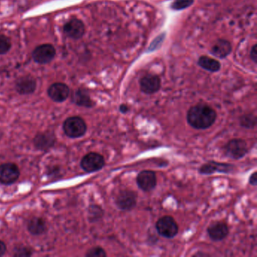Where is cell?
I'll use <instances>...</instances> for the list:
<instances>
[{
  "instance_id": "cell-1",
  "label": "cell",
  "mask_w": 257,
  "mask_h": 257,
  "mask_svg": "<svg viewBox=\"0 0 257 257\" xmlns=\"http://www.w3.org/2000/svg\"><path fill=\"white\" fill-rule=\"evenodd\" d=\"M217 114L210 106L200 103L191 107L187 112L188 125L195 129L205 130L210 128L216 121Z\"/></svg>"
},
{
  "instance_id": "cell-2",
  "label": "cell",
  "mask_w": 257,
  "mask_h": 257,
  "mask_svg": "<svg viewBox=\"0 0 257 257\" xmlns=\"http://www.w3.org/2000/svg\"><path fill=\"white\" fill-rule=\"evenodd\" d=\"M156 229L161 236L165 238H174L179 232V226L172 216L161 217L156 224Z\"/></svg>"
},
{
  "instance_id": "cell-3",
  "label": "cell",
  "mask_w": 257,
  "mask_h": 257,
  "mask_svg": "<svg viewBox=\"0 0 257 257\" xmlns=\"http://www.w3.org/2000/svg\"><path fill=\"white\" fill-rule=\"evenodd\" d=\"M64 131L70 138H80L87 131V125L80 117H70L64 121Z\"/></svg>"
},
{
  "instance_id": "cell-4",
  "label": "cell",
  "mask_w": 257,
  "mask_h": 257,
  "mask_svg": "<svg viewBox=\"0 0 257 257\" xmlns=\"http://www.w3.org/2000/svg\"><path fill=\"white\" fill-rule=\"evenodd\" d=\"M225 154L230 159H242L248 152L247 142L242 139H233L225 145L223 147Z\"/></svg>"
},
{
  "instance_id": "cell-5",
  "label": "cell",
  "mask_w": 257,
  "mask_h": 257,
  "mask_svg": "<svg viewBox=\"0 0 257 257\" xmlns=\"http://www.w3.org/2000/svg\"><path fill=\"white\" fill-rule=\"evenodd\" d=\"M105 165V159L97 152H90L84 156L81 161V167L88 173H93L101 170Z\"/></svg>"
},
{
  "instance_id": "cell-6",
  "label": "cell",
  "mask_w": 257,
  "mask_h": 257,
  "mask_svg": "<svg viewBox=\"0 0 257 257\" xmlns=\"http://www.w3.org/2000/svg\"><path fill=\"white\" fill-rule=\"evenodd\" d=\"M138 194L132 190H122L116 198V205L121 210L129 211L136 207Z\"/></svg>"
},
{
  "instance_id": "cell-7",
  "label": "cell",
  "mask_w": 257,
  "mask_h": 257,
  "mask_svg": "<svg viewBox=\"0 0 257 257\" xmlns=\"http://www.w3.org/2000/svg\"><path fill=\"white\" fill-rule=\"evenodd\" d=\"M234 166L229 163H218L214 161H209L201 166L198 172L204 175H210L214 173H222V174H230L234 170Z\"/></svg>"
},
{
  "instance_id": "cell-8",
  "label": "cell",
  "mask_w": 257,
  "mask_h": 257,
  "mask_svg": "<svg viewBox=\"0 0 257 257\" xmlns=\"http://www.w3.org/2000/svg\"><path fill=\"white\" fill-rule=\"evenodd\" d=\"M138 187L144 192H151L157 185L156 173L152 170H142L136 179Z\"/></svg>"
},
{
  "instance_id": "cell-9",
  "label": "cell",
  "mask_w": 257,
  "mask_h": 257,
  "mask_svg": "<svg viewBox=\"0 0 257 257\" xmlns=\"http://www.w3.org/2000/svg\"><path fill=\"white\" fill-rule=\"evenodd\" d=\"M55 54L54 46L44 44L36 47L33 53V58L38 64H46L54 59Z\"/></svg>"
},
{
  "instance_id": "cell-10",
  "label": "cell",
  "mask_w": 257,
  "mask_h": 257,
  "mask_svg": "<svg viewBox=\"0 0 257 257\" xmlns=\"http://www.w3.org/2000/svg\"><path fill=\"white\" fill-rule=\"evenodd\" d=\"M162 86L160 78L156 75H145L140 80L141 92L146 94H153L160 90Z\"/></svg>"
},
{
  "instance_id": "cell-11",
  "label": "cell",
  "mask_w": 257,
  "mask_h": 257,
  "mask_svg": "<svg viewBox=\"0 0 257 257\" xmlns=\"http://www.w3.org/2000/svg\"><path fill=\"white\" fill-rule=\"evenodd\" d=\"M20 175V171L16 164L12 163L0 165V182L4 184L15 183Z\"/></svg>"
},
{
  "instance_id": "cell-12",
  "label": "cell",
  "mask_w": 257,
  "mask_h": 257,
  "mask_svg": "<svg viewBox=\"0 0 257 257\" xmlns=\"http://www.w3.org/2000/svg\"><path fill=\"white\" fill-rule=\"evenodd\" d=\"M64 33L73 40H79L85 34V25L82 21L77 18H72L64 25Z\"/></svg>"
},
{
  "instance_id": "cell-13",
  "label": "cell",
  "mask_w": 257,
  "mask_h": 257,
  "mask_svg": "<svg viewBox=\"0 0 257 257\" xmlns=\"http://www.w3.org/2000/svg\"><path fill=\"white\" fill-rule=\"evenodd\" d=\"M207 232L212 241H220L227 237L230 233V229L225 223L215 222L208 226Z\"/></svg>"
},
{
  "instance_id": "cell-14",
  "label": "cell",
  "mask_w": 257,
  "mask_h": 257,
  "mask_svg": "<svg viewBox=\"0 0 257 257\" xmlns=\"http://www.w3.org/2000/svg\"><path fill=\"white\" fill-rule=\"evenodd\" d=\"M48 96L55 102H63L68 98L70 94V89L64 83H54L47 90Z\"/></svg>"
},
{
  "instance_id": "cell-15",
  "label": "cell",
  "mask_w": 257,
  "mask_h": 257,
  "mask_svg": "<svg viewBox=\"0 0 257 257\" xmlns=\"http://www.w3.org/2000/svg\"><path fill=\"white\" fill-rule=\"evenodd\" d=\"M232 44L226 40H218L212 46L210 52L216 58L223 59L232 52Z\"/></svg>"
},
{
  "instance_id": "cell-16",
  "label": "cell",
  "mask_w": 257,
  "mask_h": 257,
  "mask_svg": "<svg viewBox=\"0 0 257 257\" xmlns=\"http://www.w3.org/2000/svg\"><path fill=\"white\" fill-rule=\"evenodd\" d=\"M36 81L31 76H23L18 79L16 83V89L22 94L33 93L36 89Z\"/></svg>"
},
{
  "instance_id": "cell-17",
  "label": "cell",
  "mask_w": 257,
  "mask_h": 257,
  "mask_svg": "<svg viewBox=\"0 0 257 257\" xmlns=\"http://www.w3.org/2000/svg\"><path fill=\"white\" fill-rule=\"evenodd\" d=\"M72 101L81 107H93L94 103L92 101L89 93L83 89H78L72 94Z\"/></svg>"
},
{
  "instance_id": "cell-18",
  "label": "cell",
  "mask_w": 257,
  "mask_h": 257,
  "mask_svg": "<svg viewBox=\"0 0 257 257\" xmlns=\"http://www.w3.org/2000/svg\"><path fill=\"white\" fill-rule=\"evenodd\" d=\"M198 64L199 67L205 70L210 72H216L220 70L221 64L219 61L213 58L208 57V56H202L198 59Z\"/></svg>"
},
{
  "instance_id": "cell-19",
  "label": "cell",
  "mask_w": 257,
  "mask_h": 257,
  "mask_svg": "<svg viewBox=\"0 0 257 257\" xmlns=\"http://www.w3.org/2000/svg\"><path fill=\"white\" fill-rule=\"evenodd\" d=\"M54 135H51L50 133L36 135L34 140L35 146L40 149H46L51 147L54 144Z\"/></svg>"
},
{
  "instance_id": "cell-20",
  "label": "cell",
  "mask_w": 257,
  "mask_h": 257,
  "mask_svg": "<svg viewBox=\"0 0 257 257\" xmlns=\"http://www.w3.org/2000/svg\"><path fill=\"white\" fill-rule=\"evenodd\" d=\"M28 230L33 234H43L46 230V222L41 218H33L28 223Z\"/></svg>"
},
{
  "instance_id": "cell-21",
  "label": "cell",
  "mask_w": 257,
  "mask_h": 257,
  "mask_svg": "<svg viewBox=\"0 0 257 257\" xmlns=\"http://www.w3.org/2000/svg\"><path fill=\"white\" fill-rule=\"evenodd\" d=\"M240 125L243 128H254L257 125V118L253 114H245L240 118Z\"/></svg>"
},
{
  "instance_id": "cell-22",
  "label": "cell",
  "mask_w": 257,
  "mask_h": 257,
  "mask_svg": "<svg viewBox=\"0 0 257 257\" xmlns=\"http://www.w3.org/2000/svg\"><path fill=\"white\" fill-rule=\"evenodd\" d=\"M194 3V0H174L170 7L176 11H181L191 6Z\"/></svg>"
},
{
  "instance_id": "cell-23",
  "label": "cell",
  "mask_w": 257,
  "mask_h": 257,
  "mask_svg": "<svg viewBox=\"0 0 257 257\" xmlns=\"http://www.w3.org/2000/svg\"><path fill=\"white\" fill-rule=\"evenodd\" d=\"M12 47L9 38L4 35H0V54H6Z\"/></svg>"
},
{
  "instance_id": "cell-24",
  "label": "cell",
  "mask_w": 257,
  "mask_h": 257,
  "mask_svg": "<svg viewBox=\"0 0 257 257\" xmlns=\"http://www.w3.org/2000/svg\"><path fill=\"white\" fill-rule=\"evenodd\" d=\"M107 256L106 251L100 247H93L86 254L87 257H106Z\"/></svg>"
},
{
  "instance_id": "cell-25",
  "label": "cell",
  "mask_w": 257,
  "mask_h": 257,
  "mask_svg": "<svg viewBox=\"0 0 257 257\" xmlns=\"http://www.w3.org/2000/svg\"><path fill=\"white\" fill-rule=\"evenodd\" d=\"M92 220H98L103 216V211L101 208L98 206H92L90 210Z\"/></svg>"
},
{
  "instance_id": "cell-26",
  "label": "cell",
  "mask_w": 257,
  "mask_h": 257,
  "mask_svg": "<svg viewBox=\"0 0 257 257\" xmlns=\"http://www.w3.org/2000/svg\"><path fill=\"white\" fill-rule=\"evenodd\" d=\"M250 56H251V60L253 62L257 64V45L255 44L251 48V52H250Z\"/></svg>"
},
{
  "instance_id": "cell-27",
  "label": "cell",
  "mask_w": 257,
  "mask_h": 257,
  "mask_svg": "<svg viewBox=\"0 0 257 257\" xmlns=\"http://www.w3.org/2000/svg\"><path fill=\"white\" fill-rule=\"evenodd\" d=\"M249 184H251V185L254 186V187H255V186H257V171H254V172L253 173V174H251V176H250Z\"/></svg>"
},
{
  "instance_id": "cell-28",
  "label": "cell",
  "mask_w": 257,
  "mask_h": 257,
  "mask_svg": "<svg viewBox=\"0 0 257 257\" xmlns=\"http://www.w3.org/2000/svg\"><path fill=\"white\" fill-rule=\"evenodd\" d=\"M119 111L121 113H127L129 111V107L126 104H121L119 107Z\"/></svg>"
},
{
  "instance_id": "cell-29",
  "label": "cell",
  "mask_w": 257,
  "mask_h": 257,
  "mask_svg": "<svg viewBox=\"0 0 257 257\" xmlns=\"http://www.w3.org/2000/svg\"><path fill=\"white\" fill-rule=\"evenodd\" d=\"M5 251H6L5 244L2 241H0V257L5 254Z\"/></svg>"
}]
</instances>
